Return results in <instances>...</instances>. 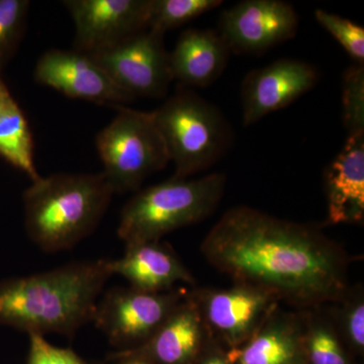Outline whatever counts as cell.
I'll list each match as a JSON object with an SVG mask.
<instances>
[{
	"mask_svg": "<svg viewBox=\"0 0 364 364\" xmlns=\"http://www.w3.org/2000/svg\"><path fill=\"white\" fill-rule=\"evenodd\" d=\"M200 251L235 284L296 306L340 303L348 293L344 249L312 225L287 221L250 207L227 210Z\"/></svg>",
	"mask_w": 364,
	"mask_h": 364,
	"instance_id": "obj_1",
	"label": "cell"
},
{
	"mask_svg": "<svg viewBox=\"0 0 364 364\" xmlns=\"http://www.w3.org/2000/svg\"><path fill=\"white\" fill-rule=\"evenodd\" d=\"M109 261H80L0 282V324L28 334L73 336L95 317L112 275Z\"/></svg>",
	"mask_w": 364,
	"mask_h": 364,
	"instance_id": "obj_2",
	"label": "cell"
},
{
	"mask_svg": "<svg viewBox=\"0 0 364 364\" xmlns=\"http://www.w3.org/2000/svg\"><path fill=\"white\" fill-rule=\"evenodd\" d=\"M114 191L104 173H56L25 193L26 233L45 252L75 246L98 226Z\"/></svg>",
	"mask_w": 364,
	"mask_h": 364,
	"instance_id": "obj_3",
	"label": "cell"
},
{
	"mask_svg": "<svg viewBox=\"0 0 364 364\" xmlns=\"http://www.w3.org/2000/svg\"><path fill=\"white\" fill-rule=\"evenodd\" d=\"M226 176L170 178L138 191L122 210L117 235L126 245L160 241L165 235L203 221L217 210Z\"/></svg>",
	"mask_w": 364,
	"mask_h": 364,
	"instance_id": "obj_4",
	"label": "cell"
},
{
	"mask_svg": "<svg viewBox=\"0 0 364 364\" xmlns=\"http://www.w3.org/2000/svg\"><path fill=\"white\" fill-rule=\"evenodd\" d=\"M152 116L176 165L174 178L208 169L231 142V130L221 112L193 91H177Z\"/></svg>",
	"mask_w": 364,
	"mask_h": 364,
	"instance_id": "obj_5",
	"label": "cell"
},
{
	"mask_svg": "<svg viewBox=\"0 0 364 364\" xmlns=\"http://www.w3.org/2000/svg\"><path fill=\"white\" fill-rule=\"evenodd\" d=\"M117 109V116L97 136L102 173L114 193L138 191L148 177L166 167L168 153L152 112Z\"/></svg>",
	"mask_w": 364,
	"mask_h": 364,
	"instance_id": "obj_6",
	"label": "cell"
},
{
	"mask_svg": "<svg viewBox=\"0 0 364 364\" xmlns=\"http://www.w3.org/2000/svg\"><path fill=\"white\" fill-rule=\"evenodd\" d=\"M182 289L147 293L114 289L97 304L93 322L112 344L136 348L157 331L186 296Z\"/></svg>",
	"mask_w": 364,
	"mask_h": 364,
	"instance_id": "obj_7",
	"label": "cell"
},
{
	"mask_svg": "<svg viewBox=\"0 0 364 364\" xmlns=\"http://www.w3.org/2000/svg\"><path fill=\"white\" fill-rule=\"evenodd\" d=\"M132 97L161 98L173 80L164 35L146 30L119 44L88 54Z\"/></svg>",
	"mask_w": 364,
	"mask_h": 364,
	"instance_id": "obj_8",
	"label": "cell"
},
{
	"mask_svg": "<svg viewBox=\"0 0 364 364\" xmlns=\"http://www.w3.org/2000/svg\"><path fill=\"white\" fill-rule=\"evenodd\" d=\"M298 26V14L289 2L245 0L223 11L218 33L231 52L259 54L293 39Z\"/></svg>",
	"mask_w": 364,
	"mask_h": 364,
	"instance_id": "obj_9",
	"label": "cell"
},
{
	"mask_svg": "<svg viewBox=\"0 0 364 364\" xmlns=\"http://www.w3.org/2000/svg\"><path fill=\"white\" fill-rule=\"evenodd\" d=\"M75 26L74 50L92 54L148 30L151 0H66Z\"/></svg>",
	"mask_w": 364,
	"mask_h": 364,
	"instance_id": "obj_10",
	"label": "cell"
},
{
	"mask_svg": "<svg viewBox=\"0 0 364 364\" xmlns=\"http://www.w3.org/2000/svg\"><path fill=\"white\" fill-rule=\"evenodd\" d=\"M33 77L40 85L71 98L107 107H124L135 97L119 88L90 55L51 49L38 60Z\"/></svg>",
	"mask_w": 364,
	"mask_h": 364,
	"instance_id": "obj_11",
	"label": "cell"
},
{
	"mask_svg": "<svg viewBox=\"0 0 364 364\" xmlns=\"http://www.w3.org/2000/svg\"><path fill=\"white\" fill-rule=\"evenodd\" d=\"M193 296L210 336H217L233 349L245 344L279 304L272 294L245 284L196 291Z\"/></svg>",
	"mask_w": 364,
	"mask_h": 364,
	"instance_id": "obj_12",
	"label": "cell"
},
{
	"mask_svg": "<svg viewBox=\"0 0 364 364\" xmlns=\"http://www.w3.org/2000/svg\"><path fill=\"white\" fill-rule=\"evenodd\" d=\"M318 80L317 69L301 60L280 59L251 71L242 85L244 126L293 104Z\"/></svg>",
	"mask_w": 364,
	"mask_h": 364,
	"instance_id": "obj_13",
	"label": "cell"
},
{
	"mask_svg": "<svg viewBox=\"0 0 364 364\" xmlns=\"http://www.w3.org/2000/svg\"><path fill=\"white\" fill-rule=\"evenodd\" d=\"M210 336L193 294H186L145 343L119 353L155 364H193Z\"/></svg>",
	"mask_w": 364,
	"mask_h": 364,
	"instance_id": "obj_14",
	"label": "cell"
},
{
	"mask_svg": "<svg viewBox=\"0 0 364 364\" xmlns=\"http://www.w3.org/2000/svg\"><path fill=\"white\" fill-rule=\"evenodd\" d=\"M327 223L359 224L364 218V133L349 135L324 174Z\"/></svg>",
	"mask_w": 364,
	"mask_h": 364,
	"instance_id": "obj_15",
	"label": "cell"
},
{
	"mask_svg": "<svg viewBox=\"0 0 364 364\" xmlns=\"http://www.w3.org/2000/svg\"><path fill=\"white\" fill-rule=\"evenodd\" d=\"M109 265L112 275H121L131 287L147 293H164L178 282H196L173 249L160 241L126 245L124 255Z\"/></svg>",
	"mask_w": 364,
	"mask_h": 364,
	"instance_id": "obj_16",
	"label": "cell"
},
{
	"mask_svg": "<svg viewBox=\"0 0 364 364\" xmlns=\"http://www.w3.org/2000/svg\"><path fill=\"white\" fill-rule=\"evenodd\" d=\"M229 48L221 36L212 30H188L181 33L169 53L172 77L182 85L207 87L226 69Z\"/></svg>",
	"mask_w": 364,
	"mask_h": 364,
	"instance_id": "obj_17",
	"label": "cell"
},
{
	"mask_svg": "<svg viewBox=\"0 0 364 364\" xmlns=\"http://www.w3.org/2000/svg\"><path fill=\"white\" fill-rule=\"evenodd\" d=\"M240 364H308L305 320L279 308L239 350Z\"/></svg>",
	"mask_w": 364,
	"mask_h": 364,
	"instance_id": "obj_18",
	"label": "cell"
},
{
	"mask_svg": "<svg viewBox=\"0 0 364 364\" xmlns=\"http://www.w3.org/2000/svg\"><path fill=\"white\" fill-rule=\"evenodd\" d=\"M0 155L32 181L41 176L36 168L33 139L28 119L0 77Z\"/></svg>",
	"mask_w": 364,
	"mask_h": 364,
	"instance_id": "obj_19",
	"label": "cell"
},
{
	"mask_svg": "<svg viewBox=\"0 0 364 364\" xmlns=\"http://www.w3.org/2000/svg\"><path fill=\"white\" fill-rule=\"evenodd\" d=\"M222 4L221 0H151L148 30L165 35Z\"/></svg>",
	"mask_w": 364,
	"mask_h": 364,
	"instance_id": "obj_20",
	"label": "cell"
},
{
	"mask_svg": "<svg viewBox=\"0 0 364 364\" xmlns=\"http://www.w3.org/2000/svg\"><path fill=\"white\" fill-rule=\"evenodd\" d=\"M305 350L310 364H348L336 329L318 318L305 320Z\"/></svg>",
	"mask_w": 364,
	"mask_h": 364,
	"instance_id": "obj_21",
	"label": "cell"
},
{
	"mask_svg": "<svg viewBox=\"0 0 364 364\" xmlns=\"http://www.w3.org/2000/svg\"><path fill=\"white\" fill-rule=\"evenodd\" d=\"M343 122L349 135L364 133V67L353 64L343 75Z\"/></svg>",
	"mask_w": 364,
	"mask_h": 364,
	"instance_id": "obj_22",
	"label": "cell"
},
{
	"mask_svg": "<svg viewBox=\"0 0 364 364\" xmlns=\"http://www.w3.org/2000/svg\"><path fill=\"white\" fill-rule=\"evenodd\" d=\"M30 1L0 0V64L9 58L25 32Z\"/></svg>",
	"mask_w": 364,
	"mask_h": 364,
	"instance_id": "obj_23",
	"label": "cell"
},
{
	"mask_svg": "<svg viewBox=\"0 0 364 364\" xmlns=\"http://www.w3.org/2000/svg\"><path fill=\"white\" fill-rule=\"evenodd\" d=\"M315 16L318 23L338 41L339 44L350 55L351 58L355 60L356 63L363 65L364 28L363 26L323 9H317L315 11Z\"/></svg>",
	"mask_w": 364,
	"mask_h": 364,
	"instance_id": "obj_24",
	"label": "cell"
},
{
	"mask_svg": "<svg viewBox=\"0 0 364 364\" xmlns=\"http://www.w3.org/2000/svg\"><path fill=\"white\" fill-rule=\"evenodd\" d=\"M343 309L341 311V329L345 338L356 350H363L364 347V301L360 291L355 294L347 293L342 299Z\"/></svg>",
	"mask_w": 364,
	"mask_h": 364,
	"instance_id": "obj_25",
	"label": "cell"
},
{
	"mask_svg": "<svg viewBox=\"0 0 364 364\" xmlns=\"http://www.w3.org/2000/svg\"><path fill=\"white\" fill-rule=\"evenodd\" d=\"M30 352L26 364H88L70 349L60 348L44 338L43 335L28 334Z\"/></svg>",
	"mask_w": 364,
	"mask_h": 364,
	"instance_id": "obj_26",
	"label": "cell"
},
{
	"mask_svg": "<svg viewBox=\"0 0 364 364\" xmlns=\"http://www.w3.org/2000/svg\"><path fill=\"white\" fill-rule=\"evenodd\" d=\"M236 360H239V349H233L229 354L214 350L203 358L200 364H232Z\"/></svg>",
	"mask_w": 364,
	"mask_h": 364,
	"instance_id": "obj_27",
	"label": "cell"
},
{
	"mask_svg": "<svg viewBox=\"0 0 364 364\" xmlns=\"http://www.w3.org/2000/svg\"><path fill=\"white\" fill-rule=\"evenodd\" d=\"M112 358L119 360V364H155L147 360V359L138 358V356L124 355V354L119 353V352L114 354V355H112Z\"/></svg>",
	"mask_w": 364,
	"mask_h": 364,
	"instance_id": "obj_28",
	"label": "cell"
}]
</instances>
